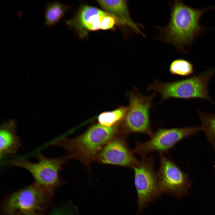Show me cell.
I'll return each mask as SVG.
<instances>
[{"label":"cell","mask_w":215,"mask_h":215,"mask_svg":"<svg viewBox=\"0 0 215 215\" xmlns=\"http://www.w3.org/2000/svg\"><path fill=\"white\" fill-rule=\"evenodd\" d=\"M67 10L66 5L58 1L48 4L45 9L44 18L45 26L47 27L55 26L64 17Z\"/></svg>","instance_id":"obj_14"},{"label":"cell","mask_w":215,"mask_h":215,"mask_svg":"<svg viewBox=\"0 0 215 215\" xmlns=\"http://www.w3.org/2000/svg\"><path fill=\"white\" fill-rule=\"evenodd\" d=\"M127 107L121 106L116 109L103 112L98 117L99 124L107 127H110L120 124L124 119Z\"/></svg>","instance_id":"obj_15"},{"label":"cell","mask_w":215,"mask_h":215,"mask_svg":"<svg viewBox=\"0 0 215 215\" xmlns=\"http://www.w3.org/2000/svg\"><path fill=\"white\" fill-rule=\"evenodd\" d=\"M36 157L38 160L36 163L20 159L13 161L10 164L28 171L33 176L35 182L54 194L55 189L63 184L60 178L59 172L63 169L68 157L62 156L50 158L40 153H38Z\"/></svg>","instance_id":"obj_5"},{"label":"cell","mask_w":215,"mask_h":215,"mask_svg":"<svg viewBox=\"0 0 215 215\" xmlns=\"http://www.w3.org/2000/svg\"><path fill=\"white\" fill-rule=\"evenodd\" d=\"M105 11L116 19L117 25L128 27L136 33L143 35L137 24L132 20L126 0H97Z\"/></svg>","instance_id":"obj_13"},{"label":"cell","mask_w":215,"mask_h":215,"mask_svg":"<svg viewBox=\"0 0 215 215\" xmlns=\"http://www.w3.org/2000/svg\"><path fill=\"white\" fill-rule=\"evenodd\" d=\"M211 8H195L181 1H174L171 5L169 22L160 29L162 40L174 45L180 52L186 53L185 47L204 30L199 21L203 14Z\"/></svg>","instance_id":"obj_1"},{"label":"cell","mask_w":215,"mask_h":215,"mask_svg":"<svg viewBox=\"0 0 215 215\" xmlns=\"http://www.w3.org/2000/svg\"><path fill=\"white\" fill-rule=\"evenodd\" d=\"M53 194L35 182L5 199L2 215H44Z\"/></svg>","instance_id":"obj_3"},{"label":"cell","mask_w":215,"mask_h":215,"mask_svg":"<svg viewBox=\"0 0 215 215\" xmlns=\"http://www.w3.org/2000/svg\"><path fill=\"white\" fill-rule=\"evenodd\" d=\"M126 136L120 133L110 140L100 151L95 161L132 168L139 161L129 148Z\"/></svg>","instance_id":"obj_10"},{"label":"cell","mask_w":215,"mask_h":215,"mask_svg":"<svg viewBox=\"0 0 215 215\" xmlns=\"http://www.w3.org/2000/svg\"><path fill=\"white\" fill-rule=\"evenodd\" d=\"M49 215H74L72 210L67 206L55 209Z\"/></svg>","instance_id":"obj_19"},{"label":"cell","mask_w":215,"mask_h":215,"mask_svg":"<svg viewBox=\"0 0 215 215\" xmlns=\"http://www.w3.org/2000/svg\"><path fill=\"white\" fill-rule=\"evenodd\" d=\"M21 146L15 121L9 119L3 122L0 128L1 160L16 154Z\"/></svg>","instance_id":"obj_12"},{"label":"cell","mask_w":215,"mask_h":215,"mask_svg":"<svg viewBox=\"0 0 215 215\" xmlns=\"http://www.w3.org/2000/svg\"><path fill=\"white\" fill-rule=\"evenodd\" d=\"M157 174L161 194L167 193L177 198L186 195L191 182L188 175L162 153H160Z\"/></svg>","instance_id":"obj_9"},{"label":"cell","mask_w":215,"mask_h":215,"mask_svg":"<svg viewBox=\"0 0 215 215\" xmlns=\"http://www.w3.org/2000/svg\"><path fill=\"white\" fill-rule=\"evenodd\" d=\"M196 110L200 120L202 130L215 151V114L203 112L198 109Z\"/></svg>","instance_id":"obj_16"},{"label":"cell","mask_w":215,"mask_h":215,"mask_svg":"<svg viewBox=\"0 0 215 215\" xmlns=\"http://www.w3.org/2000/svg\"><path fill=\"white\" fill-rule=\"evenodd\" d=\"M120 124L107 127L96 124L89 127L83 133L71 138L62 137L51 142L66 152L68 158L76 159L90 172L92 162L105 145L111 139L121 133Z\"/></svg>","instance_id":"obj_2"},{"label":"cell","mask_w":215,"mask_h":215,"mask_svg":"<svg viewBox=\"0 0 215 215\" xmlns=\"http://www.w3.org/2000/svg\"><path fill=\"white\" fill-rule=\"evenodd\" d=\"M215 70L185 79L169 82H162L155 80L147 87L148 90L159 93L163 100L170 98L181 99L200 98L214 103L208 92V85Z\"/></svg>","instance_id":"obj_4"},{"label":"cell","mask_w":215,"mask_h":215,"mask_svg":"<svg viewBox=\"0 0 215 215\" xmlns=\"http://www.w3.org/2000/svg\"><path fill=\"white\" fill-rule=\"evenodd\" d=\"M193 64L189 61L182 59L173 61L169 67L170 72L172 74L182 76H188L194 73Z\"/></svg>","instance_id":"obj_17"},{"label":"cell","mask_w":215,"mask_h":215,"mask_svg":"<svg viewBox=\"0 0 215 215\" xmlns=\"http://www.w3.org/2000/svg\"><path fill=\"white\" fill-rule=\"evenodd\" d=\"M202 130L201 127L196 126L171 128H159L148 141H137L132 151L146 156L152 152L160 153L167 152L179 142L190 136Z\"/></svg>","instance_id":"obj_8"},{"label":"cell","mask_w":215,"mask_h":215,"mask_svg":"<svg viewBox=\"0 0 215 215\" xmlns=\"http://www.w3.org/2000/svg\"><path fill=\"white\" fill-rule=\"evenodd\" d=\"M154 93L149 96L143 95L136 87L128 95L129 104L125 116L120 124L121 132L145 134L151 136L153 133L150 128L149 110L156 96Z\"/></svg>","instance_id":"obj_6"},{"label":"cell","mask_w":215,"mask_h":215,"mask_svg":"<svg viewBox=\"0 0 215 215\" xmlns=\"http://www.w3.org/2000/svg\"><path fill=\"white\" fill-rule=\"evenodd\" d=\"M152 158L144 156L132 168L137 195L139 213L161 194Z\"/></svg>","instance_id":"obj_7"},{"label":"cell","mask_w":215,"mask_h":215,"mask_svg":"<svg viewBox=\"0 0 215 215\" xmlns=\"http://www.w3.org/2000/svg\"><path fill=\"white\" fill-rule=\"evenodd\" d=\"M108 14L97 7L85 5L80 8L74 17L66 22L74 29L80 37L84 38L90 31L100 29L102 20Z\"/></svg>","instance_id":"obj_11"},{"label":"cell","mask_w":215,"mask_h":215,"mask_svg":"<svg viewBox=\"0 0 215 215\" xmlns=\"http://www.w3.org/2000/svg\"><path fill=\"white\" fill-rule=\"evenodd\" d=\"M214 169H215V164L214 165Z\"/></svg>","instance_id":"obj_20"},{"label":"cell","mask_w":215,"mask_h":215,"mask_svg":"<svg viewBox=\"0 0 215 215\" xmlns=\"http://www.w3.org/2000/svg\"><path fill=\"white\" fill-rule=\"evenodd\" d=\"M116 24H117L115 18L108 13L102 20L100 29L104 30L113 29Z\"/></svg>","instance_id":"obj_18"}]
</instances>
